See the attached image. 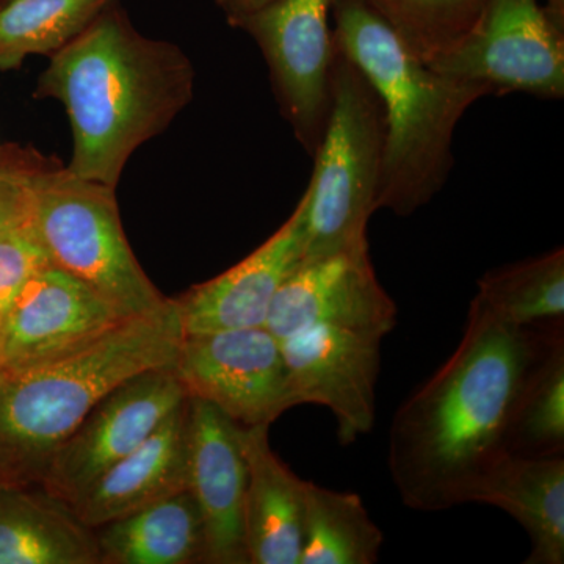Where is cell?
I'll return each instance as SVG.
<instances>
[{"label":"cell","instance_id":"8","mask_svg":"<svg viewBox=\"0 0 564 564\" xmlns=\"http://www.w3.org/2000/svg\"><path fill=\"white\" fill-rule=\"evenodd\" d=\"M187 399L173 366L129 378L107 393L63 443L39 486L73 505Z\"/></svg>","mask_w":564,"mask_h":564},{"label":"cell","instance_id":"19","mask_svg":"<svg viewBox=\"0 0 564 564\" xmlns=\"http://www.w3.org/2000/svg\"><path fill=\"white\" fill-rule=\"evenodd\" d=\"M0 564H102L95 530L41 486H0Z\"/></svg>","mask_w":564,"mask_h":564},{"label":"cell","instance_id":"14","mask_svg":"<svg viewBox=\"0 0 564 564\" xmlns=\"http://www.w3.org/2000/svg\"><path fill=\"white\" fill-rule=\"evenodd\" d=\"M126 321L88 285L41 267L22 285L0 334V369L39 361Z\"/></svg>","mask_w":564,"mask_h":564},{"label":"cell","instance_id":"28","mask_svg":"<svg viewBox=\"0 0 564 564\" xmlns=\"http://www.w3.org/2000/svg\"><path fill=\"white\" fill-rule=\"evenodd\" d=\"M273 0H218V3L228 13L229 21L236 24L237 21L250 17L256 11L262 10L263 7L272 3Z\"/></svg>","mask_w":564,"mask_h":564},{"label":"cell","instance_id":"30","mask_svg":"<svg viewBox=\"0 0 564 564\" xmlns=\"http://www.w3.org/2000/svg\"><path fill=\"white\" fill-rule=\"evenodd\" d=\"M6 2V0H0V3Z\"/></svg>","mask_w":564,"mask_h":564},{"label":"cell","instance_id":"22","mask_svg":"<svg viewBox=\"0 0 564 564\" xmlns=\"http://www.w3.org/2000/svg\"><path fill=\"white\" fill-rule=\"evenodd\" d=\"M473 302L519 328L563 323V248L491 270L478 281Z\"/></svg>","mask_w":564,"mask_h":564},{"label":"cell","instance_id":"2","mask_svg":"<svg viewBox=\"0 0 564 564\" xmlns=\"http://www.w3.org/2000/svg\"><path fill=\"white\" fill-rule=\"evenodd\" d=\"M180 47L140 35L115 2L51 54L35 95L63 104L73 128L66 169L117 187L133 151L169 128L193 95Z\"/></svg>","mask_w":564,"mask_h":564},{"label":"cell","instance_id":"10","mask_svg":"<svg viewBox=\"0 0 564 564\" xmlns=\"http://www.w3.org/2000/svg\"><path fill=\"white\" fill-rule=\"evenodd\" d=\"M333 0H273L237 21L269 63L282 113L307 154L321 144L332 106Z\"/></svg>","mask_w":564,"mask_h":564},{"label":"cell","instance_id":"27","mask_svg":"<svg viewBox=\"0 0 564 564\" xmlns=\"http://www.w3.org/2000/svg\"><path fill=\"white\" fill-rule=\"evenodd\" d=\"M33 172L20 166H0V237L29 221Z\"/></svg>","mask_w":564,"mask_h":564},{"label":"cell","instance_id":"15","mask_svg":"<svg viewBox=\"0 0 564 564\" xmlns=\"http://www.w3.org/2000/svg\"><path fill=\"white\" fill-rule=\"evenodd\" d=\"M306 199L276 232L214 280L195 285L176 302L182 332L198 334L265 326L274 293L304 254Z\"/></svg>","mask_w":564,"mask_h":564},{"label":"cell","instance_id":"29","mask_svg":"<svg viewBox=\"0 0 564 564\" xmlns=\"http://www.w3.org/2000/svg\"><path fill=\"white\" fill-rule=\"evenodd\" d=\"M544 10L556 28L564 32V0H547V7Z\"/></svg>","mask_w":564,"mask_h":564},{"label":"cell","instance_id":"12","mask_svg":"<svg viewBox=\"0 0 564 564\" xmlns=\"http://www.w3.org/2000/svg\"><path fill=\"white\" fill-rule=\"evenodd\" d=\"M336 325L388 336L397 304L378 281L369 242L302 258L274 293L265 328L278 339L304 328Z\"/></svg>","mask_w":564,"mask_h":564},{"label":"cell","instance_id":"20","mask_svg":"<svg viewBox=\"0 0 564 564\" xmlns=\"http://www.w3.org/2000/svg\"><path fill=\"white\" fill-rule=\"evenodd\" d=\"M102 564L206 563L198 505L188 489L95 530Z\"/></svg>","mask_w":564,"mask_h":564},{"label":"cell","instance_id":"7","mask_svg":"<svg viewBox=\"0 0 564 564\" xmlns=\"http://www.w3.org/2000/svg\"><path fill=\"white\" fill-rule=\"evenodd\" d=\"M488 95L564 96V32L536 0H485L469 32L426 63Z\"/></svg>","mask_w":564,"mask_h":564},{"label":"cell","instance_id":"11","mask_svg":"<svg viewBox=\"0 0 564 564\" xmlns=\"http://www.w3.org/2000/svg\"><path fill=\"white\" fill-rule=\"evenodd\" d=\"M383 339L336 325L311 326L281 339L292 406L328 408L343 445L372 432Z\"/></svg>","mask_w":564,"mask_h":564},{"label":"cell","instance_id":"21","mask_svg":"<svg viewBox=\"0 0 564 564\" xmlns=\"http://www.w3.org/2000/svg\"><path fill=\"white\" fill-rule=\"evenodd\" d=\"M383 543L358 494L307 481L300 564H373Z\"/></svg>","mask_w":564,"mask_h":564},{"label":"cell","instance_id":"3","mask_svg":"<svg viewBox=\"0 0 564 564\" xmlns=\"http://www.w3.org/2000/svg\"><path fill=\"white\" fill-rule=\"evenodd\" d=\"M182 336L169 299L68 350L0 369V485L39 486L93 408L129 378L174 366Z\"/></svg>","mask_w":564,"mask_h":564},{"label":"cell","instance_id":"23","mask_svg":"<svg viewBox=\"0 0 564 564\" xmlns=\"http://www.w3.org/2000/svg\"><path fill=\"white\" fill-rule=\"evenodd\" d=\"M564 452V339L554 329L527 373L508 426L507 454L547 458Z\"/></svg>","mask_w":564,"mask_h":564},{"label":"cell","instance_id":"6","mask_svg":"<svg viewBox=\"0 0 564 564\" xmlns=\"http://www.w3.org/2000/svg\"><path fill=\"white\" fill-rule=\"evenodd\" d=\"M115 188L68 169L35 170L29 225L51 265L84 282L122 317H140L169 299L126 239Z\"/></svg>","mask_w":564,"mask_h":564},{"label":"cell","instance_id":"4","mask_svg":"<svg viewBox=\"0 0 564 564\" xmlns=\"http://www.w3.org/2000/svg\"><path fill=\"white\" fill-rule=\"evenodd\" d=\"M332 13L334 44L362 70L383 106L377 209L410 217L444 187L454 166L456 126L486 93L430 68L362 0H333Z\"/></svg>","mask_w":564,"mask_h":564},{"label":"cell","instance_id":"16","mask_svg":"<svg viewBox=\"0 0 564 564\" xmlns=\"http://www.w3.org/2000/svg\"><path fill=\"white\" fill-rule=\"evenodd\" d=\"M188 399L139 448L70 505L96 530L188 489Z\"/></svg>","mask_w":564,"mask_h":564},{"label":"cell","instance_id":"9","mask_svg":"<svg viewBox=\"0 0 564 564\" xmlns=\"http://www.w3.org/2000/svg\"><path fill=\"white\" fill-rule=\"evenodd\" d=\"M173 369L188 399L242 426L272 425L293 408L280 339L265 326L184 334Z\"/></svg>","mask_w":564,"mask_h":564},{"label":"cell","instance_id":"18","mask_svg":"<svg viewBox=\"0 0 564 564\" xmlns=\"http://www.w3.org/2000/svg\"><path fill=\"white\" fill-rule=\"evenodd\" d=\"M507 511L525 530V564L564 563V458L505 454L469 485L463 503Z\"/></svg>","mask_w":564,"mask_h":564},{"label":"cell","instance_id":"26","mask_svg":"<svg viewBox=\"0 0 564 564\" xmlns=\"http://www.w3.org/2000/svg\"><path fill=\"white\" fill-rule=\"evenodd\" d=\"M47 263L29 221L0 237V334L22 285Z\"/></svg>","mask_w":564,"mask_h":564},{"label":"cell","instance_id":"31","mask_svg":"<svg viewBox=\"0 0 564 564\" xmlns=\"http://www.w3.org/2000/svg\"><path fill=\"white\" fill-rule=\"evenodd\" d=\"M0 486H2V485H0Z\"/></svg>","mask_w":564,"mask_h":564},{"label":"cell","instance_id":"1","mask_svg":"<svg viewBox=\"0 0 564 564\" xmlns=\"http://www.w3.org/2000/svg\"><path fill=\"white\" fill-rule=\"evenodd\" d=\"M560 326L519 328L470 303L462 343L392 419L389 473L408 508L463 505L475 478L507 454L516 399Z\"/></svg>","mask_w":564,"mask_h":564},{"label":"cell","instance_id":"5","mask_svg":"<svg viewBox=\"0 0 564 564\" xmlns=\"http://www.w3.org/2000/svg\"><path fill=\"white\" fill-rule=\"evenodd\" d=\"M383 106L370 82L334 44L332 106L315 169L304 192L303 258H321L369 242L383 163Z\"/></svg>","mask_w":564,"mask_h":564},{"label":"cell","instance_id":"25","mask_svg":"<svg viewBox=\"0 0 564 564\" xmlns=\"http://www.w3.org/2000/svg\"><path fill=\"white\" fill-rule=\"evenodd\" d=\"M429 63L473 29L485 0H362Z\"/></svg>","mask_w":564,"mask_h":564},{"label":"cell","instance_id":"13","mask_svg":"<svg viewBox=\"0 0 564 564\" xmlns=\"http://www.w3.org/2000/svg\"><path fill=\"white\" fill-rule=\"evenodd\" d=\"M188 491L198 505L206 563L248 564L245 492L248 469L240 425L214 404L188 399Z\"/></svg>","mask_w":564,"mask_h":564},{"label":"cell","instance_id":"17","mask_svg":"<svg viewBox=\"0 0 564 564\" xmlns=\"http://www.w3.org/2000/svg\"><path fill=\"white\" fill-rule=\"evenodd\" d=\"M270 425H240L247 459L245 544L250 564H300L307 481L278 458Z\"/></svg>","mask_w":564,"mask_h":564},{"label":"cell","instance_id":"24","mask_svg":"<svg viewBox=\"0 0 564 564\" xmlns=\"http://www.w3.org/2000/svg\"><path fill=\"white\" fill-rule=\"evenodd\" d=\"M115 0H6L0 3V70L31 55L54 54Z\"/></svg>","mask_w":564,"mask_h":564}]
</instances>
